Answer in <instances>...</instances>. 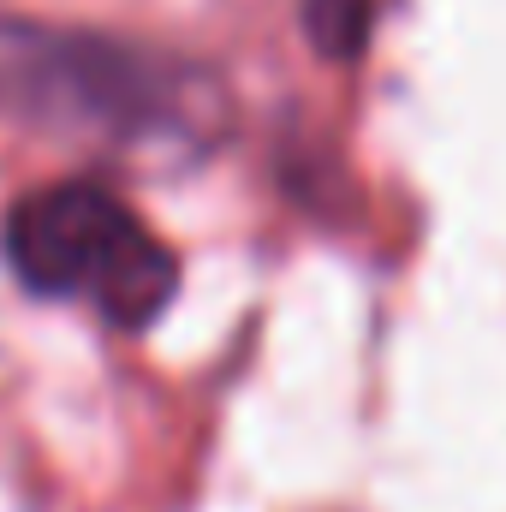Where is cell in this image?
<instances>
[{"label":"cell","mask_w":506,"mask_h":512,"mask_svg":"<svg viewBox=\"0 0 506 512\" xmlns=\"http://www.w3.org/2000/svg\"><path fill=\"white\" fill-rule=\"evenodd\" d=\"M0 251L24 292L90 298L120 334L149 328L179 286V256L143 227L131 203L90 179H60L18 197L0 227Z\"/></svg>","instance_id":"2"},{"label":"cell","mask_w":506,"mask_h":512,"mask_svg":"<svg viewBox=\"0 0 506 512\" xmlns=\"http://www.w3.org/2000/svg\"><path fill=\"white\" fill-rule=\"evenodd\" d=\"M0 108L72 137L179 143L221 126V84L143 42L0 18Z\"/></svg>","instance_id":"1"},{"label":"cell","mask_w":506,"mask_h":512,"mask_svg":"<svg viewBox=\"0 0 506 512\" xmlns=\"http://www.w3.org/2000/svg\"><path fill=\"white\" fill-rule=\"evenodd\" d=\"M376 24V0H304V36L322 60H358Z\"/></svg>","instance_id":"3"}]
</instances>
